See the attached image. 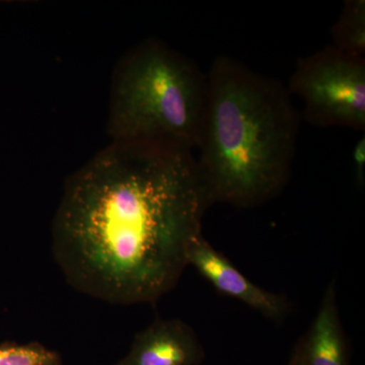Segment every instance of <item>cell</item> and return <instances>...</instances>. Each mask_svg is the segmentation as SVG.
I'll return each instance as SVG.
<instances>
[{
    "instance_id": "obj_10",
    "label": "cell",
    "mask_w": 365,
    "mask_h": 365,
    "mask_svg": "<svg viewBox=\"0 0 365 365\" xmlns=\"http://www.w3.org/2000/svg\"><path fill=\"white\" fill-rule=\"evenodd\" d=\"M353 175L360 188L365 182V136L360 137L352 150Z\"/></svg>"
},
{
    "instance_id": "obj_9",
    "label": "cell",
    "mask_w": 365,
    "mask_h": 365,
    "mask_svg": "<svg viewBox=\"0 0 365 365\" xmlns=\"http://www.w3.org/2000/svg\"><path fill=\"white\" fill-rule=\"evenodd\" d=\"M0 365H64L61 355L39 342L0 345Z\"/></svg>"
},
{
    "instance_id": "obj_11",
    "label": "cell",
    "mask_w": 365,
    "mask_h": 365,
    "mask_svg": "<svg viewBox=\"0 0 365 365\" xmlns=\"http://www.w3.org/2000/svg\"><path fill=\"white\" fill-rule=\"evenodd\" d=\"M289 365H299V359H297V353L294 351L290 359Z\"/></svg>"
},
{
    "instance_id": "obj_6",
    "label": "cell",
    "mask_w": 365,
    "mask_h": 365,
    "mask_svg": "<svg viewBox=\"0 0 365 365\" xmlns=\"http://www.w3.org/2000/svg\"><path fill=\"white\" fill-rule=\"evenodd\" d=\"M205 351L182 319H160L136 334L130 350L111 365H200Z\"/></svg>"
},
{
    "instance_id": "obj_1",
    "label": "cell",
    "mask_w": 365,
    "mask_h": 365,
    "mask_svg": "<svg viewBox=\"0 0 365 365\" xmlns=\"http://www.w3.org/2000/svg\"><path fill=\"white\" fill-rule=\"evenodd\" d=\"M212 205L191 148L112 141L67 179L53 256L83 294L118 306L155 304L181 279Z\"/></svg>"
},
{
    "instance_id": "obj_5",
    "label": "cell",
    "mask_w": 365,
    "mask_h": 365,
    "mask_svg": "<svg viewBox=\"0 0 365 365\" xmlns=\"http://www.w3.org/2000/svg\"><path fill=\"white\" fill-rule=\"evenodd\" d=\"M187 262L218 292L239 300L265 318L281 322L289 314L290 304L287 297L255 284L227 257L216 251L203 235L192 242Z\"/></svg>"
},
{
    "instance_id": "obj_4",
    "label": "cell",
    "mask_w": 365,
    "mask_h": 365,
    "mask_svg": "<svg viewBox=\"0 0 365 365\" xmlns=\"http://www.w3.org/2000/svg\"><path fill=\"white\" fill-rule=\"evenodd\" d=\"M287 90L302 102L307 123L364 133L365 57L326 46L297 60Z\"/></svg>"
},
{
    "instance_id": "obj_3",
    "label": "cell",
    "mask_w": 365,
    "mask_h": 365,
    "mask_svg": "<svg viewBox=\"0 0 365 365\" xmlns=\"http://www.w3.org/2000/svg\"><path fill=\"white\" fill-rule=\"evenodd\" d=\"M207 78L160 40L135 46L113 78L108 133L113 141H170L197 150Z\"/></svg>"
},
{
    "instance_id": "obj_7",
    "label": "cell",
    "mask_w": 365,
    "mask_h": 365,
    "mask_svg": "<svg viewBox=\"0 0 365 365\" xmlns=\"http://www.w3.org/2000/svg\"><path fill=\"white\" fill-rule=\"evenodd\" d=\"M336 292L333 280L327 287L313 324L294 347L299 365H348L349 347Z\"/></svg>"
},
{
    "instance_id": "obj_2",
    "label": "cell",
    "mask_w": 365,
    "mask_h": 365,
    "mask_svg": "<svg viewBox=\"0 0 365 365\" xmlns=\"http://www.w3.org/2000/svg\"><path fill=\"white\" fill-rule=\"evenodd\" d=\"M207 93L197 158L212 204L258 207L292 177L300 112L278 79L227 55L206 73Z\"/></svg>"
},
{
    "instance_id": "obj_8",
    "label": "cell",
    "mask_w": 365,
    "mask_h": 365,
    "mask_svg": "<svg viewBox=\"0 0 365 365\" xmlns=\"http://www.w3.org/2000/svg\"><path fill=\"white\" fill-rule=\"evenodd\" d=\"M333 47L340 51L365 57V1L348 0L332 30Z\"/></svg>"
}]
</instances>
